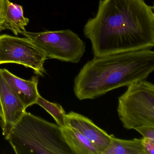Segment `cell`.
<instances>
[{
    "label": "cell",
    "instance_id": "1",
    "mask_svg": "<svg viewBox=\"0 0 154 154\" xmlns=\"http://www.w3.org/2000/svg\"><path fill=\"white\" fill-rule=\"evenodd\" d=\"M154 9L145 0H100L83 29L94 57L152 49Z\"/></svg>",
    "mask_w": 154,
    "mask_h": 154
},
{
    "label": "cell",
    "instance_id": "2",
    "mask_svg": "<svg viewBox=\"0 0 154 154\" xmlns=\"http://www.w3.org/2000/svg\"><path fill=\"white\" fill-rule=\"evenodd\" d=\"M154 70V52L151 49L94 57L75 78L74 92L80 100H93L146 79Z\"/></svg>",
    "mask_w": 154,
    "mask_h": 154
},
{
    "label": "cell",
    "instance_id": "3",
    "mask_svg": "<svg viewBox=\"0 0 154 154\" xmlns=\"http://www.w3.org/2000/svg\"><path fill=\"white\" fill-rule=\"evenodd\" d=\"M8 140L17 154H72L61 127L26 112Z\"/></svg>",
    "mask_w": 154,
    "mask_h": 154
},
{
    "label": "cell",
    "instance_id": "4",
    "mask_svg": "<svg viewBox=\"0 0 154 154\" xmlns=\"http://www.w3.org/2000/svg\"><path fill=\"white\" fill-rule=\"evenodd\" d=\"M119 98L118 115L123 127L135 129L142 125L154 126V85L146 79L128 85Z\"/></svg>",
    "mask_w": 154,
    "mask_h": 154
},
{
    "label": "cell",
    "instance_id": "5",
    "mask_svg": "<svg viewBox=\"0 0 154 154\" xmlns=\"http://www.w3.org/2000/svg\"><path fill=\"white\" fill-rule=\"evenodd\" d=\"M19 34L31 40L49 58L77 63L85 53V43L69 29L38 33L26 30Z\"/></svg>",
    "mask_w": 154,
    "mask_h": 154
},
{
    "label": "cell",
    "instance_id": "6",
    "mask_svg": "<svg viewBox=\"0 0 154 154\" xmlns=\"http://www.w3.org/2000/svg\"><path fill=\"white\" fill-rule=\"evenodd\" d=\"M48 57L27 38L0 35V64H18L31 68L38 75L43 76L45 61Z\"/></svg>",
    "mask_w": 154,
    "mask_h": 154
},
{
    "label": "cell",
    "instance_id": "7",
    "mask_svg": "<svg viewBox=\"0 0 154 154\" xmlns=\"http://www.w3.org/2000/svg\"><path fill=\"white\" fill-rule=\"evenodd\" d=\"M0 104L2 112V134L8 140L13 128L26 112V108L11 89L0 71Z\"/></svg>",
    "mask_w": 154,
    "mask_h": 154
},
{
    "label": "cell",
    "instance_id": "8",
    "mask_svg": "<svg viewBox=\"0 0 154 154\" xmlns=\"http://www.w3.org/2000/svg\"><path fill=\"white\" fill-rule=\"evenodd\" d=\"M65 124L81 132L91 142L100 154H103L110 143L111 135L80 113L71 111L66 114Z\"/></svg>",
    "mask_w": 154,
    "mask_h": 154
},
{
    "label": "cell",
    "instance_id": "9",
    "mask_svg": "<svg viewBox=\"0 0 154 154\" xmlns=\"http://www.w3.org/2000/svg\"><path fill=\"white\" fill-rule=\"evenodd\" d=\"M0 71L11 89L26 109L36 104L40 95L38 90L37 76H33L30 80H25L16 76L7 69H1Z\"/></svg>",
    "mask_w": 154,
    "mask_h": 154
},
{
    "label": "cell",
    "instance_id": "10",
    "mask_svg": "<svg viewBox=\"0 0 154 154\" xmlns=\"http://www.w3.org/2000/svg\"><path fill=\"white\" fill-rule=\"evenodd\" d=\"M61 131L72 154H100L91 142L77 130L65 126Z\"/></svg>",
    "mask_w": 154,
    "mask_h": 154
},
{
    "label": "cell",
    "instance_id": "11",
    "mask_svg": "<svg viewBox=\"0 0 154 154\" xmlns=\"http://www.w3.org/2000/svg\"><path fill=\"white\" fill-rule=\"evenodd\" d=\"M29 19L25 17L22 6L7 0V10L5 19V29L11 30L17 35L20 31H26L25 27L29 23Z\"/></svg>",
    "mask_w": 154,
    "mask_h": 154
},
{
    "label": "cell",
    "instance_id": "12",
    "mask_svg": "<svg viewBox=\"0 0 154 154\" xmlns=\"http://www.w3.org/2000/svg\"><path fill=\"white\" fill-rule=\"evenodd\" d=\"M111 140L108 148L103 154H146L141 139L124 140L111 135Z\"/></svg>",
    "mask_w": 154,
    "mask_h": 154
},
{
    "label": "cell",
    "instance_id": "13",
    "mask_svg": "<svg viewBox=\"0 0 154 154\" xmlns=\"http://www.w3.org/2000/svg\"><path fill=\"white\" fill-rule=\"evenodd\" d=\"M36 104H38L48 112L54 119L59 127L63 128L65 126V117L66 113L61 105L48 101L40 95L38 96Z\"/></svg>",
    "mask_w": 154,
    "mask_h": 154
},
{
    "label": "cell",
    "instance_id": "14",
    "mask_svg": "<svg viewBox=\"0 0 154 154\" xmlns=\"http://www.w3.org/2000/svg\"><path fill=\"white\" fill-rule=\"evenodd\" d=\"M135 130L140 133L143 138L154 140V126L142 125L135 128Z\"/></svg>",
    "mask_w": 154,
    "mask_h": 154
},
{
    "label": "cell",
    "instance_id": "15",
    "mask_svg": "<svg viewBox=\"0 0 154 154\" xmlns=\"http://www.w3.org/2000/svg\"><path fill=\"white\" fill-rule=\"evenodd\" d=\"M7 10V0H0V31L5 30V19Z\"/></svg>",
    "mask_w": 154,
    "mask_h": 154
},
{
    "label": "cell",
    "instance_id": "16",
    "mask_svg": "<svg viewBox=\"0 0 154 154\" xmlns=\"http://www.w3.org/2000/svg\"><path fill=\"white\" fill-rule=\"evenodd\" d=\"M141 143L146 154H154V140L143 138Z\"/></svg>",
    "mask_w": 154,
    "mask_h": 154
},
{
    "label": "cell",
    "instance_id": "17",
    "mask_svg": "<svg viewBox=\"0 0 154 154\" xmlns=\"http://www.w3.org/2000/svg\"><path fill=\"white\" fill-rule=\"evenodd\" d=\"M2 109L1 106L0 104V119H2Z\"/></svg>",
    "mask_w": 154,
    "mask_h": 154
}]
</instances>
